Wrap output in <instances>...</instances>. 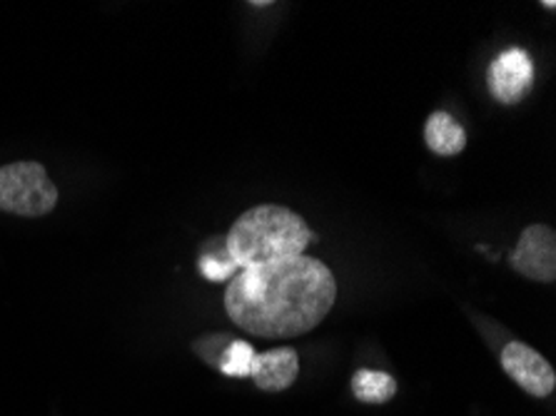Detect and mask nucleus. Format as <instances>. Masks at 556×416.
<instances>
[{
  "label": "nucleus",
  "mask_w": 556,
  "mask_h": 416,
  "mask_svg": "<svg viewBox=\"0 0 556 416\" xmlns=\"http://www.w3.org/2000/svg\"><path fill=\"white\" fill-rule=\"evenodd\" d=\"M337 300V282L323 262L307 254L248 267L225 292L235 325L263 339H290L315 329Z\"/></svg>",
  "instance_id": "nucleus-1"
},
{
  "label": "nucleus",
  "mask_w": 556,
  "mask_h": 416,
  "mask_svg": "<svg viewBox=\"0 0 556 416\" xmlns=\"http://www.w3.org/2000/svg\"><path fill=\"white\" fill-rule=\"evenodd\" d=\"M312 240L305 219L282 205H257L242 212L227 235L225 250L235 267H260L300 257Z\"/></svg>",
  "instance_id": "nucleus-2"
},
{
  "label": "nucleus",
  "mask_w": 556,
  "mask_h": 416,
  "mask_svg": "<svg viewBox=\"0 0 556 416\" xmlns=\"http://www.w3.org/2000/svg\"><path fill=\"white\" fill-rule=\"evenodd\" d=\"M58 188L38 163L0 167V210L21 217H43L53 212Z\"/></svg>",
  "instance_id": "nucleus-3"
},
{
  "label": "nucleus",
  "mask_w": 556,
  "mask_h": 416,
  "mask_svg": "<svg viewBox=\"0 0 556 416\" xmlns=\"http://www.w3.org/2000/svg\"><path fill=\"white\" fill-rule=\"evenodd\" d=\"M511 267L534 282L549 285L556 277V235L552 227L532 225L519 237L511 252Z\"/></svg>",
  "instance_id": "nucleus-4"
},
{
  "label": "nucleus",
  "mask_w": 556,
  "mask_h": 416,
  "mask_svg": "<svg viewBox=\"0 0 556 416\" xmlns=\"http://www.w3.org/2000/svg\"><path fill=\"white\" fill-rule=\"evenodd\" d=\"M502 367L532 396H549L556 387L552 364L525 342H509L502 352Z\"/></svg>",
  "instance_id": "nucleus-5"
},
{
  "label": "nucleus",
  "mask_w": 556,
  "mask_h": 416,
  "mask_svg": "<svg viewBox=\"0 0 556 416\" xmlns=\"http://www.w3.org/2000/svg\"><path fill=\"white\" fill-rule=\"evenodd\" d=\"M534 83V65L527 50L509 48L490 67V90L504 105L525 100Z\"/></svg>",
  "instance_id": "nucleus-6"
},
{
  "label": "nucleus",
  "mask_w": 556,
  "mask_h": 416,
  "mask_svg": "<svg viewBox=\"0 0 556 416\" xmlns=\"http://www.w3.org/2000/svg\"><path fill=\"white\" fill-rule=\"evenodd\" d=\"M300 375V356L290 346H280V350L255 354L252 362L250 377L260 389L265 392H282V389L292 387V381Z\"/></svg>",
  "instance_id": "nucleus-7"
},
{
  "label": "nucleus",
  "mask_w": 556,
  "mask_h": 416,
  "mask_svg": "<svg viewBox=\"0 0 556 416\" xmlns=\"http://www.w3.org/2000/svg\"><path fill=\"white\" fill-rule=\"evenodd\" d=\"M425 142L434 155L452 157L467 148V133L450 113L437 110V113L429 115L425 125Z\"/></svg>",
  "instance_id": "nucleus-8"
},
{
  "label": "nucleus",
  "mask_w": 556,
  "mask_h": 416,
  "mask_svg": "<svg viewBox=\"0 0 556 416\" xmlns=\"http://www.w3.org/2000/svg\"><path fill=\"white\" fill-rule=\"evenodd\" d=\"M352 392L365 404H384L397 394V381L387 375V371L359 369L352 377Z\"/></svg>",
  "instance_id": "nucleus-9"
},
{
  "label": "nucleus",
  "mask_w": 556,
  "mask_h": 416,
  "mask_svg": "<svg viewBox=\"0 0 556 416\" xmlns=\"http://www.w3.org/2000/svg\"><path fill=\"white\" fill-rule=\"evenodd\" d=\"M252 362H255V350L248 342H230L217 369L227 377H250Z\"/></svg>",
  "instance_id": "nucleus-10"
},
{
  "label": "nucleus",
  "mask_w": 556,
  "mask_h": 416,
  "mask_svg": "<svg viewBox=\"0 0 556 416\" xmlns=\"http://www.w3.org/2000/svg\"><path fill=\"white\" fill-rule=\"evenodd\" d=\"M235 269H238V267H235L232 260L223 262V260H215V257H205L200 262V272L207 279H213V282H223V279L230 277Z\"/></svg>",
  "instance_id": "nucleus-11"
}]
</instances>
